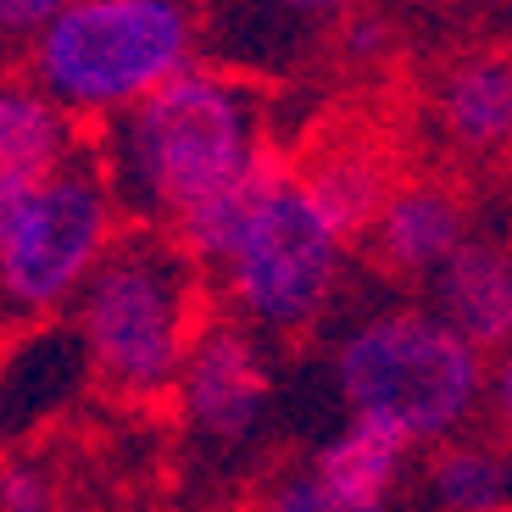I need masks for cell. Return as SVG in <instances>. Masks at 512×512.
Returning <instances> with one entry per match:
<instances>
[{
  "label": "cell",
  "instance_id": "obj_12",
  "mask_svg": "<svg viewBox=\"0 0 512 512\" xmlns=\"http://www.w3.org/2000/svg\"><path fill=\"white\" fill-rule=\"evenodd\" d=\"M307 195L323 206V218L334 223V229L357 234L368 229V223H379V212L390 206V179H384V162L368 151H357V145H340V151H323L318 162L307 167Z\"/></svg>",
  "mask_w": 512,
  "mask_h": 512
},
{
  "label": "cell",
  "instance_id": "obj_1",
  "mask_svg": "<svg viewBox=\"0 0 512 512\" xmlns=\"http://www.w3.org/2000/svg\"><path fill=\"white\" fill-rule=\"evenodd\" d=\"M262 151L268 140L256 95L212 67H190L167 90L145 95L95 140L117 212H128L140 229H173L201 201L229 190Z\"/></svg>",
  "mask_w": 512,
  "mask_h": 512
},
{
  "label": "cell",
  "instance_id": "obj_3",
  "mask_svg": "<svg viewBox=\"0 0 512 512\" xmlns=\"http://www.w3.org/2000/svg\"><path fill=\"white\" fill-rule=\"evenodd\" d=\"M195 67L190 0H67L34 39L28 78L67 117H123Z\"/></svg>",
  "mask_w": 512,
  "mask_h": 512
},
{
  "label": "cell",
  "instance_id": "obj_8",
  "mask_svg": "<svg viewBox=\"0 0 512 512\" xmlns=\"http://www.w3.org/2000/svg\"><path fill=\"white\" fill-rule=\"evenodd\" d=\"M78 156V123L34 78L0 73V206H17Z\"/></svg>",
  "mask_w": 512,
  "mask_h": 512
},
{
  "label": "cell",
  "instance_id": "obj_16",
  "mask_svg": "<svg viewBox=\"0 0 512 512\" xmlns=\"http://www.w3.org/2000/svg\"><path fill=\"white\" fill-rule=\"evenodd\" d=\"M262 512H390V507H384V501H373V496H351V490H334L329 479L318 474V468H307V474L279 479Z\"/></svg>",
  "mask_w": 512,
  "mask_h": 512
},
{
  "label": "cell",
  "instance_id": "obj_15",
  "mask_svg": "<svg viewBox=\"0 0 512 512\" xmlns=\"http://www.w3.org/2000/svg\"><path fill=\"white\" fill-rule=\"evenodd\" d=\"M429 490L446 512H507L512 462L490 446H446L429 462Z\"/></svg>",
  "mask_w": 512,
  "mask_h": 512
},
{
  "label": "cell",
  "instance_id": "obj_5",
  "mask_svg": "<svg viewBox=\"0 0 512 512\" xmlns=\"http://www.w3.org/2000/svg\"><path fill=\"white\" fill-rule=\"evenodd\" d=\"M117 245V195L101 162H73L6 212L0 240V307L12 318H45L73 307L106 251Z\"/></svg>",
  "mask_w": 512,
  "mask_h": 512
},
{
  "label": "cell",
  "instance_id": "obj_9",
  "mask_svg": "<svg viewBox=\"0 0 512 512\" xmlns=\"http://www.w3.org/2000/svg\"><path fill=\"white\" fill-rule=\"evenodd\" d=\"M435 312L474 351L512 346V256L468 240L435 273Z\"/></svg>",
  "mask_w": 512,
  "mask_h": 512
},
{
  "label": "cell",
  "instance_id": "obj_17",
  "mask_svg": "<svg viewBox=\"0 0 512 512\" xmlns=\"http://www.w3.org/2000/svg\"><path fill=\"white\" fill-rule=\"evenodd\" d=\"M0 512H62V490L39 462H0Z\"/></svg>",
  "mask_w": 512,
  "mask_h": 512
},
{
  "label": "cell",
  "instance_id": "obj_20",
  "mask_svg": "<svg viewBox=\"0 0 512 512\" xmlns=\"http://www.w3.org/2000/svg\"><path fill=\"white\" fill-rule=\"evenodd\" d=\"M490 396H496V418L512 429V346L501 351V362H496V379H490Z\"/></svg>",
  "mask_w": 512,
  "mask_h": 512
},
{
  "label": "cell",
  "instance_id": "obj_22",
  "mask_svg": "<svg viewBox=\"0 0 512 512\" xmlns=\"http://www.w3.org/2000/svg\"><path fill=\"white\" fill-rule=\"evenodd\" d=\"M6 212H12V206H0V240H6Z\"/></svg>",
  "mask_w": 512,
  "mask_h": 512
},
{
  "label": "cell",
  "instance_id": "obj_19",
  "mask_svg": "<svg viewBox=\"0 0 512 512\" xmlns=\"http://www.w3.org/2000/svg\"><path fill=\"white\" fill-rule=\"evenodd\" d=\"M384 39H390V28H384L379 17H351V23H346V51H351V56L384 51Z\"/></svg>",
  "mask_w": 512,
  "mask_h": 512
},
{
  "label": "cell",
  "instance_id": "obj_14",
  "mask_svg": "<svg viewBox=\"0 0 512 512\" xmlns=\"http://www.w3.org/2000/svg\"><path fill=\"white\" fill-rule=\"evenodd\" d=\"M446 123L462 145H507L512 140V67L507 62H468L446 84Z\"/></svg>",
  "mask_w": 512,
  "mask_h": 512
},
{
  "label": "cell",
  "instance_id": "obj_21",
  "mask_svg": "<svg viewBox=\"0 0 512 512\" xmlns=\"http://www.w3.org/2000/svg\"><path fill=\"white\" fill-rule=\"evenodd\" d=\"M284 12H301V17H323V12H346L351 0H279Z\"/></svg>",
  "mask_w": 512,
  "mask_h": 512
},
{
  "label": "cell",
  "instance_id": "obj_13",
  "mask_svg": "<svg viewBox=\"0 0 512 512\" xmlns=\"http://www.w3.org/2000/svg\"><path fill=\"white\" fill-rule=\"evenodd\" d=\"M401 457H407V440L384 423H368V418H351L329 446L318 451V468L334 490H351V496H373L384 501V490L396 485L401 474Z\"/></svg>",
  "mask_w": 512,
  "mask_h": 512
},
{
  "label": "cell",
  "instance_id": "obj_10",
  "mask_svg": "<svg viewBox=\"0 0 512 512\" xmlns=\"http://www.w3.org/2000/svg\"><path fill=\"white\" fill-rule=\"evenodd\" d=\"M373 240L379 256L401 273H440L451 256L468 245L462 229V206L457 195L435 190V184H407V190L390 195V206L373 223Z\"/></svg>",
  "mask_w": 512,
  "mask_h": 512
},
{
  "label": "cell",
  "instance_id": "obj_18",
  "mask_svg": "<svg viewBox=\"0 0 512 512\" xmlns=\"http://www.w3.org/2000/svg\"><path fill=\"white\" fill-rule=\"evenodd\" d=\"M67 0H0V51H34Z\"/></svg>",
  "mask_w": 512,
  "mask_h": 512
},
{
  "label": "cell",
  "instance_id": "obj_2",
  "mask_svg": "<svg viewBox=\"0 0 512 512\" xmlns=\"http://www.w3.org/2000/svg\"><path fill=\"white\" fill-rule=\"evenodd\" d=\"M73 334L90 373L123 401L167 396L201 334L195 256L167 229L117 234L95 279L73 301Z\"/></svg>",
  "mask_w": 512,
  "mask_h": 512
},
{
  "label": "cell",
  "instance_id": "obj_4",
  "mask_svg": "<svg viewBox=\"0 0 512 512\" xmlns=\"http://www.w3.org/2000/svg\"><path fill=\"white\" fill-rule=\"evenodd\" d=\"M334 384L351 418L396 429L401 440L451 435L479 401V351L440 312H379L334 351Z\"/></svg>",
  "mask_w": 512,
  "mask_h": 512
},
{
  "label": "cell",
  "instance_id": "obj_11",
  "mask_svg": "<svg viewBox=\"0 0 512 512\" xmlns=\"http://www.w3.org/2000/svg\"><path fill=\"white\" fill-rule=\"evenodd\" d=\"M290 179H295L290 162H284V156L268 145V151L256 156L240 179L229 184V190L212 195V201H201L190 218H179L167 234H173V240L195 256V268H201V262H206V268H223V262H229V251L245 240V229L256 223V212H262V206H268Z\"/></svg>",
  "mask_w": 512,
  "mask_h": 512
},
{
  "label": "cell",
  "instance_id": "obj_7",
  "mask_svg": "<svg viewBox=\"0 0 512 512\" xmlns=\"http://www.w3.org/2000/svg\"><path fill=\"white\" fill-rule=\"evenodd\" d=\"M179 396V412L195 435L218 440V446H234L262 423L273 396V373L262 362V346L240 323H201L190 357H184V373L173 384Z\"/></svg>",
  "mask_w": 512,
  "mask_h": 512
},
{
  "label": "cell",
  "instance_id": "obj_6",
  "mask_svg": "<svg viewBox=\"0 0 512 512\" xmlns=\"http://www.w3.org/2000/svg\"><path fill=\"white\" fill-rule=\"evenodd\" d=\"M340 251H346V234L323 218L307 184L290 179L256 212V223L218 273L229 301L256 329L295 334L318 323V312L329 307L334 279H340Z\"/></svg>",
  "mask_w": 512,
  "mask_h": 512
}]
</instances>
